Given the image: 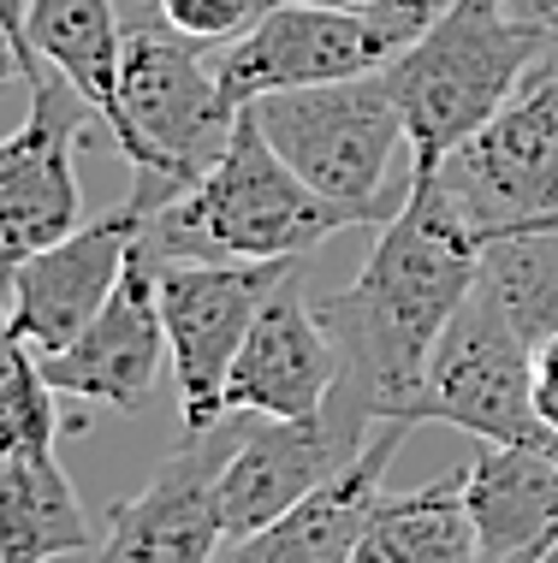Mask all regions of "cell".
<instances>
[{
    "instance_id": "1",
    "label": "cell",
    "mask_w": 558,
    "mask_h": 563,
    "mask_svg": "<svg viewBox=\"0 0 558 563\" xmlns=\"http://www.w3.org/2000/svg\"><path fill=\"white\" fill-rule=\"evenodd\" d=\"M475 279L481 232L446 196L440 173H411V196L392 220H381L363 273L315 309L339 350V386L327 404L357 428L411 421L434 350Z\"/></svg>"
},
{
    "instance_id": "2",
    "label": "cell",
    "mask_w": 558,
    "mask_h": 563,
    "mask_svg": "<svg viewBox=\"0 0 558 563\" xmlns=\"http://www.w3.org/2000/svg\"><path fill=\"white\" fill-rule=\"evenodd\" d=\"M351 225L369 220L309 190L244 108L220 161L178 202L149 214L143 250L155 262H304L309 250Z\"/></svg>"
},
{
    "instance_id": "3",
    "label": "cell",
    "mask_w": 558,
    "mask_h": 563,
    "mask_svg": "<svg viewBox=\"0 0 558 563\" xmlns=\"http://www.w3.org/2000/svg\"><path fill=\"white\" fill-rule=\"evenodd\" d=\"M547 54H558V42L511 19L505 0H440L428 30L386 66L416 173H440L451 148L500 119Z\"/></svg>"
},
{
    "instance_id": "4",
    "label": "cell",
    "mask_w": 558,
    "mask_h": 563,
    "mask_svg": "<svg viewBox=\"0 0 558 563\" xmlns=\"http://www.w3.org/2000/svg\"><path fill=\"white\" fill-rule=\"evenodd\" d=\"M238 113L220 89V54L208 42L178 36L167 19L125 24L119 54V125L113 143L131 161V196L138 214H161L178 202L208 166L220 161Z\"/></svg>"
},
{
    "instance_id": "5",
    "label": "cell",
    "mask_w": 558,
    "mask_h": 563,
    "mask_svg": "<svg viewBox=\"0 0 558 563\" xmlns=\"http://www.w3.org/2000/svg\"><path fill=\"white\" fill-rule=\"evenodd\" d=\"M262 136L280 148V161L304 178L309 190H321L327 202L357 208L369 225L392 220L404 208V190H386V166L398 155L404 113L392 96L386 71L344 84H309V89H280V96L250 101Z\"/></svg>"
},
{
    "instance_id": "6",
    "label": "cell",
    "mask_w": 558,
    "mask_h": 563,
    "mask_svg": "<svg viewBox=\"0 0 558 563\" xmlns=\"http://www.w3.org/2000/svg\"><path fill=\"white\" fill-rule=\"evenodd\" d=\"M434 12H440V0H392V7L285 0L250 36L220 48V89L232 108H250L280 89L369 78L411 48Z\"/></svg>"
},
{
    "instance_id": "7",
    "label": "cell",
    "mask_w": 558,
    "mask_h": 563,
    "mask_svg": "<svg viewBox=\"0 0 558 563\" xmlns=\"http://www.w3.org/2000/svg\"><path fill=\"white\" fill-rule=\"evenodd\" d=\"M416 421H446L475 433L481 445H529L558 456V433L535 409V344L511 327L500 297L481 279L434 350L411 428Z\"/></svg>"
},
{
    "instance_id": "8",
    "label": "cell",
    "mask_w": 558,
    "mask_h": 563,
    "mask_svg": "<svg viewBox=\"0 0 558 563\" xmlns=\"http://www.w3.org/2000/svg\"><path fill=\"white\" fill-rule=\"evenodd\" d=\"M292 267L304 262H161L155 291L185 433H208L226 421V374L238 362V344Z\"/></svg>"
},
{
    "instance_id": "9",
    "label": "cell",
    "mask_w": 558,
    "mask_h": 563,
    "mask_svg": "<svg viewBox=\"0 0 558 563\" xmlns=\"http://www.w3.org/2000/svg\"><path fill=\"white\" fill-rule=\"evenodd\" d=\"M24 89L30 119L12 136H0V285L24 255L84 225V190L72 161H78L84 125L101 119L84 89L54 66H42Z\"/></svg>"
},
{
    "instance_id": "10",
    "label": "cell",
    "mask_w": 558,
    "mask_h": 563,
    "mask_svg": "<svg viewBox=\"0 0 558 563\" xmlns=\"http://www.w3.org/2000/svg\"><path fill=\"white\" fill-rule=\"evenodd\" d=\"M440 185L481 243L558 214V66L440 161Z\"/></svg>"
},
{
    "instance_id": "11",
    "label": "cell",
    "mask_w": 558,
    "mask_h": 563,
    "mask_svg": "<svg viewBox=\"0 0 558 563\" xmlns=\"http://www.w3.org/2000/svg\"><path fill=\"white\" fill-rule=\"evenodd\" d=\"M250 416H226L208 433H185L143 493L108 510V534L96 540V563H215L226 545L220 522V468L232 463Z\"/></svg>"
},
{
    "instance_id": "12",
    "label": "cell",
    "mask_w": 558,
    "mask_h": 563,
    "mask_svg": "<svg viewBox=\"0 0 558 563\" xmlns=\"http://www.w3.org/2000/svg\"><path fill=\"white\" fill-rule=\"evenodd\" d=\"M143 214L131 202L108 208L101 220H84L72 238L48 243V250L24 255L19 267L7 273V309L19 339L36 350V356H54L66 350L78 332L101 314V302L113 297L119 273L138 255L143 243Z\"/></svg>"
},
{
    "instance_id": "13",
    "label": "cell",
    "mask_w": 558,
    "mask_h": 563,
    "mask_svg": "<svg viewBox=\"0 0 558 563\" xmlns=\"http://www.w3.org/2000/svg\"><path fill=\"white\" fill-rule=\"evenodd\" d=\"M363 445H369V428H357L333 404H321L315 416H297V421L250 416V428L215 486L226 540H244L255 528L280 522L292 505H304L315 486L333 481L344 463H357Z\"/></svg>"
},
{
    "instance_id": "14",
    "label": "cell",
    "mask_w": 558,
    "mask_h": 563,
    "mask_svg": "<svg viewBox=\"0 0 558 563\" xmlns=\"http://www.w3.org/2000/svg\"><path fill=\"white\" fill-rule=\"evenodd\" d=\"M161 262L138 243V255L119 273L113 297L101 302V314L78 339L54 356H42V379L59 398L78 404H108L119 416H138L149 404L167 362V321H161V291H155Z\"/></svg>"
},
{
    "instance_id": "15",
    "label": "cell",
    "mask_w": 558,
    "mask_h": 563,
    "mask_svg": "<svg viewBox=\"0 0 558 563\" xmlns=\"http://www.w3.org/2000/svg\"><path fill=\"white\" fill-rule=\"evenodd\" d=\"M333 386H339V350L309 302L304 267H292L280 279V291L255 309L244 344H238V362L226 374V416L297 421L333 398Z\"/></svg>"
},
{
    "instance_id": "16",
    "label": "cell",
    "mask_w": 558,
    "mask_h": 563,
    "mask_svg": "<svg viewBox=\"0 0 558 563\" xmlns=\"http://www.w3.org/2000/svg\"><path fill=\"white\" fill-rule=\"evenodd\" d=\"M411 421H381V433L357 451V463H344L327 486H315L304 505H292L280 522L255 528L244 540H226L215 563H351L357 540H363L374 505L386 493L392 451Z\"/></svg>"
},
{
    "instance_id": "17",
    "label": "cell",
    "mask_w": 558,
    "mask_h": 563,
    "mask_svg": "<svg viewBox=\"0 0 558 563\" xmlns=\"http://www.w3.org/2000/svg\"><path fill=\"white\" fill-rule=\"evenodd\" d=\"M481 563H547L558 545V456L529 445H488L463 468Z\"/></svg>"
},
{
    "instance_id": "18",
    "label": "cell",
    "mask_w": 558,
    "mask_h": 563,
    "mask_svg": "<svg viewBox=\"0 0 558 563\" xmlns=\"http://www.w3.org/2000/svg\"><path fill=\"white\" fill-rule=\"evenodd\" d=\"M96 545L54 451H0V563H59Z\"/></svg>"
},
{
    "instance_id": "19",
    "label": "cell",
    "mask_w": 558,
    "mask_h": 563,
    "mask_svg": "<svg viewBox=\"0 0 558 563\" xmlns=\"http://www.w3.org/2000/svg\"><path fill=\"white\" fill-rule=\"evenodd\" d=\"M351 563H481V540L463 505V468L416 493H381Z\"/></svg>"
},
{
    "instance_id": "20",
    "label": "cell",
    "mask_w": 558,
    "mask_h": 563,
    "mask_svg": "<svg viewBox=\"0 0 558 563\" xmlns=\"http://www.w3.org/2000/svg\"><path fill=\"white\" fill-rule=\"evenodd\" d=\"M30 48L66 71L101 113V125H119V54H125V24L113 0H30Z\"/></svg>"
},
{
    "instance_id": "21",
    "label": "cell",
    "mask_w": 558,
    "mask_h": 563,
    "mask_svg": "<svg viewBox=\"0 0 558 563\" xmlns=\"http://www.w3.org/2000/svg\"><path fill=\"white\" fill-rule=\"evenodd\" d=\"M481 285L500 297L511 327L529 344H547L558 332V232L529 225V232H500L481 243Z\"/></svg>"
},
{
    "instance_id": "22",
    "label": "cell",
    "mask_w": 558,
    "mask_h": 563,
    "mask_svg": "<svg viewBox=\"0 0 558 563\" xmlns=\"http://www.w3.org/2000/svg\"><path fill=\"white\" fill-rule=\"evenodd\" d=\"M59 391L42 379V356L19 339L0 291V451H54L59 439Z\"/></svg>"
},
{
    "instance_id": "23",
    "label": "cell",
    "mask_w": 558,
    "mask_h": 563,
    "mask_svg": "<svg viewBox=\"0 0 558 563\" xmlns=\"http://www.w3.org/2000/svg\"><path fill=\"white\" fill-rule=\"evenodd\" d=\"M274 7H285V0H155V19H167L190 42H208V48L220 42L226 48V42L250 36Z\"/></svg>"
},
{
    "instance_id": "24",
    "label": "cell",
    "mask_w": 558,
    "mask_h": 563,
    "mask_svg": "<svg viewBox=\"0 0 558 563\" xmlns=\"http://www.w3.org/2000/svg\"><path fill=\"white\" fill-rule=\"evenodd\" d=\"M535 409H540V421L558 433V332L547 344H535Z\"/></svg>"
},
{
    "instance_id": "25",
    "label": "cell",
    "mask_w": 558,
    "mask_h": 563,
    "mask_svg": "<svg viewBox=\"0 0 558 563\" xmlns=\"http://www.w3.org/2000/svg\"><path fill=\"white\" fill-rule=\"evenodd\" d=\"M0 24L12 30V42H19V54H24V84L36 78L48 59H36V48H30V0H0Z\"/></svg>"
},
{
    "instance_id": "26",
    "label": "cell",
    "mask_w": 558,
    "mask_h": 563,
    "mask_svg": "<svg viewBox=\"0 0 558 563\" xmlns=\"http://www.w3.org/2000/svg\"><path fill=\"white\" fill-rule=\"evenodd\" d=\"M505 12L523 19V24H535V30H547V36L558 42V0H505Z\"/></svg>"
},
{
    "instance_id": "27",
    "label": "cell",
    "mask_w": 558,
    "mask_h": 563,
    "mask_svg": "<svg viewBox=\"0 0 558 563\" xmlns=\"http://www.w3.org/2000/svg\"><path fill=\"white\" fill-rule=\"evenodd\" d=\"M12 78H24V54H19V42H12V30L0 24V89Z\"/></svg>"
},
{
    "instance_id": "28",
    "label": "cell",
    "mask_w": 558,
    "mask_h": 563,
    "mask_svg": "<svg viewBox=\"0 0 558 563\" xmlns=\"http://www.w3.org/2000/svg\"><path fill=\"white\" fill-rule=\"evenodd\" d=\"M339 7H392V0H339Z\"/></svg>"
},
{
    "instance_id": "29",
    "label": "cell",
    "mask_w": 558,
    "mask_h": 563,
    "mask_svg": "<svg viewBox=\"0 0 558 563\" xmlns=\"http://www.w3.org/2000/svg\"><path fill=\"white\" fill-rule=\"evenodd\" d=\"M529 225H552V232H558V214H547V220H529ZM529 225H517V232H529Z\"/></svg>"
}]
</instances>
